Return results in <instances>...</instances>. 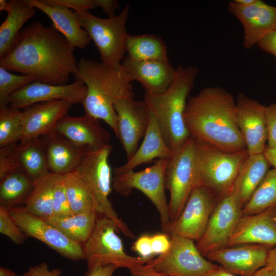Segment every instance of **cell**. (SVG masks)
<instances>
[{"label":"cell","instance_id":"33","mask_svg":"<svg viewBox=\"0 0 276 276\" xmlns=\"http://www.w3.org/2000/svg\"><path fill=\"white\" fill-rule=\"evenodd\" d=\"M0 179L1 205L8 209L24 203L34 185V181L21 171L9 173Z\"/></svg>","mask_w":276,"mask_h":276},{"label":"cell","instance_id":"40","mask_svg":"<svg viewBox=\"0 0 276 276\" xmlns=\"http://www.w3.org/2000/svg\"><path fill=\"white\" fill-rule=\"evenodd\" d=\"M14 144L0 148V179L9 173L19 171L14 153Z\"/></svg>","mask_w":276,"mask_h":276},{"label":"cell","instance_id":"23","mask_svg":"<svg viewBox=\"0 0 276 276\" xmlns=\"http://www.w3.org/2000/svg\"><path fill=\"white\" fill-rule=\"evenodd\" d=\"M55 132L75 144L88 149H98L109 145V133L99 120L85 114L77 117L66 116L58 123Z\"/></svg>","mask_w":276,"mask_h":276},{"label":"cell","instance_id":"25","mask_svg":"<svg viewBox=\"0 0 276 276\" xmlns=\"http://www.w3.org/2000/svg\"><path fill=\"white\" fill-rule=\"evenodd\" d=\"M35 9L45 14L52 21V26L67 40L75 49H84L91 39L80 25L77 12L59 5H50L41 0H25Z\"/></svg>","mask_w":276,"mask_h":276},{"label":"cell","instance_id":"39","mask_svg":"<svg viewBox=\"0 0 276 276\" xmlns=\"http://www.w3.org/2000/svg\"><path fill=\"white\" fill-rule=\"evenodd\" d=\"M0 233L8 237L16 244L24 242L26 235L11 217L9 210L0 206Z\"/></svg>","mask_w":276,"mask_h":276},{"label":"cell","instance_id":"15","mask_svg":"<svg viewBox=\"0 0 276 276\" xmlns=\"http://www.w3.org/2000/svg\"><path fill=\"white\" fill-rule=\"evenodd\" d=\"M118 117V132L119 139L129 159L139 147V143L146 131L150 112L144 101L134 99L123 98L114 104Z\"/></svg>","mask_w":276,"mask_h":276},{"label":"cell","instance_id":"44","mask_svg":"<svg viewBox=\"0 0 276 276\" xmlns=\"http://www.w3.org/2000/svg\"><path fill=\"white\" fill-rule=\"evenodd\" d=\"M168 235L156 234L151 236V246L154 255L165 253L169 248L171 241Z\"/></svg>","mask_w":276,"mask_h":276},{"label":"cell","instance_id":"42","mask_svg":"<svg viewBox=\"0 0 276 276\" xmlns=\"http://www.w3.org/2000/svg\"><path fill=\"white\" fill-rule=\"evenodd\" d=\"M50 5H59L76 11L79 9L90 10L98 7L97 0H41Z\"/></svg>","mask_w":276,"mask_h":276},{"label":"cell","instance_id":"41","mask_svg":"<svg viewBox=\"0 0 276 276\" xmlns=\"http://www.w3.org/2000/svg\"><path fill=\"white\" fill-rule=\"evenodd\" d=\"M266 123L267 132V147H276V103L266 106Z\"/></svg>","mask_w":276,"mask_h":276},{"label":"cell","instance_id":"22","mask_svg":"<svg viewBox=\"0 0 276 276\" xmlns=\"http://www.w3.org/2000/svg\"><path fill=\"white\" fill-rule=\"evenodd\" d=\"M121 70L130 81H139L145 91L159 94L165 91L173 82L175 68L169 61H137L125 57Z\"/></svg>","mask_w":276,"mask_h":276},{"label":"cell","instance_id":"3","mask_svg":"<svg viewBox=\"0 0 276 276\" xmlns=\"http://www.w3.org/2000/svg\"><path fill=\"white\" fill-rule=\"evenodd\" d=\"M74 76L86 87V95L81 103L85 114L104 121L116 135L118 117L114 104L120 99H134L131 82L121 68L118 71L102 62L84 58L78 61Z\"/></svg>","mask_w":276,"mask_h":276},{"label":"cell","instance_id":"20","mask_svg":"<svg viewBox=\"0 0 276 276\" xmlns=\"http://www.w3.org/2000/svg\"><path fill=\"white\" fill-rule=\"evenodd\" d=\"M74 104L66 100H53L36 103L24 109L21 141L55 132L58 123L67 115Z\"/></svg>","mask_w":276,"mask_h":276},{"label":"cell","instance_id":"58","mask_svg":"<svg viewBox=\"0 0 276 276\" xmlns=\"http://www.w3.org/2000/svg\"><path fill=\"white\" fill-rule=\"evenodd\" d=\"M16 276H18V275H16Z\"/></svg>","mask_w":276,"mask_h":276},{"label":"cell","instance_id":"11","mask_svg":"<svg viewBox=\"0 0 276 276\" xmlns=\"http://www.w3.org/2000/svg\"><path fill=\"white\" fill-rule=\"evenodd\" d=\"M170 237V246L164 254L147 264L169 276H206L218 265L204 257L194 241L177 235Z\"/></svg>","mask_w":276,"mask_h":276},{"label":"cell","instance_id":"34","mask_svg":"<svg viewBox=\"0 0 276 276\" xmlns=\"http://www.w3.org/2000/svg\"><path fill=\"white\" fill-rule=\"evenodd\" d=\"M276 208V168L269 170L242 209L241 214L252 215Z\"/></svg>","mask_w":276,"mask_h":276},{"label":"cell","instance_id":"54","mask_svg":"<svg viewBox=\"0 0 276 276\" xmlns=\"http://www.w3.org/2000/svg\"><path fill=\"white\" fill-rule=\"evenodd\" d=\"M236 4L241 6H248L255 4L257 0H234Z\"/></svg>","mask_w":276,"mask_h":276},{"label":"cell","instance_id":"14","mask_svg":"<svg viewBox=\"0 0 276 276\" xmlns=\"http://www.w3.org/2000/svg\"><path fill=\"white\" fill-rule=\"evenodd\" d=\"M9 210L26 236L37 239L67 259L74 261L84 259L82 244L70 239L45 220L29 213L24 208L14 206Z\"/></svg>","mask_w":276,"mask_h":276},{"label":"cell","instance_id":"48","mask_svg":"<svg viewBox=\"0 0 276 276\" xmlns=\"http://www.w3.org/2000/svg\"><path fill=\"white\" fill-rule=\"evenodd\" d=\"M97 4L108 17L114 16L116 10L119 8L118 2L114 0H97Z\"/></svg>","mask_w":276,"mask_h":276},{"label":"cell","instance_id":"4","mask_svg":"<svg viewBox=\"0 0 276 276\" xmlns=\"http://www.w3.org/2000/svg\"><path fill=\"white\" fill-rule=\"evenodd\" d=\"M198 68L179 65L171 84L165 91H145L144 100L154 116L162 134L174 152L190 137L184 121L188 97L192 89Z\"/></svg>","mask_w":276,"mask_h":276},{"label":"cell","instance_id":"53","mask_svg":"<svg viewBox=\"0 0 276 276\" xmlns=\"http://www.w3.org/2000/svg\"><path fill=\"white\" fill-rule=\"evenodd\" d=\"M253 276H276V271L264 266L259 269Z\"/></svg>","mask_w":276,"mask_h":276},{"label":"cell","instance_id":"38","mask_svg":"<svg viewBox=\"0 0 276 276\" xmlns=\"http://www.w3.org/2000/svg\"><path fill=\"white\" fill-rule=\"evenodd\" d=\"M53 216L65 217L74 215L66 196L63 175L56 176L54 189L53 200Z\"/></svg>","mask_w":276,"mask_h":276},{"label":"cell","instance_id":"31","mask_svg":"<svg viewBox=\"0 0 276 276\" xmlns=\"http://www.w3.org/2000/svg\"><path fill=\"white\" fill-rule=\"evenodd\" d=\"M57 174L49 172L34 180L32 190L26 199L24 209L46 220L53 216V189Z\"/></svg>","mask_w":276,"mask_h":276},{"label":"cell","instance_id":"1","mask_svg":"<svg viewBox=\"0 0 276 276\" xmlns=\"http://www.w3.org/2000/svg\"><path fill=\"white\" fill-rule=\"evenodd\" d=\"M74 48L52 26L35 21L23 29L0 66L53 85L67 84L77 69Z\"/></svg>","mask_w":276,"mask_h":276},{"label":"cell","instance_id":"32","mask_svg":"<svg viewBox=\"0 0 276 276\" xmlns=\"http://www.w3.org/2000/svg\"><path fill=\"white\" fill-rule=\"evenodd\" d=\"M97 218V213L93 210L65 217L52 216L45 220L70 239L83 244L91 235Z\"/></svg>","mask_w":276,"mask_h":276},{"label":"cell","instance_id":"57","mask_svg":"<svg viewBox=\"0 0 276 276\" xmlns=\"http://www.w3.org/2000/svg\"><path fill=\"white\" fill-rule=\"evenodd\" d=\"M275 224H276V215H275Z\"/></svg>","mask_w":276,"mask_h":276},{"label":"cell","instance_id":"51","mask_svg":"<svg viewBox=\"0 0 276 276\" xmlns=\"http://www.w3.org/2000/svg\"><path fill=\"white\" fill-rule=\"evenodd\" d=\"M263 154L269 164L276 168V147L269 148L266 146Z\"/></svg>","mask_w":276,"mask_h":276},{"label":"cell","instance_id":"36","mask_svg":"<svg viewBox=\"0 0 276 276\" xmlns=\"http://www.w3.org/2000/svg\"><path fill=\"white\" fill-rule=\"evenodd\" d=\"M22 110L0 107V147L14 144L22 139Z\"/></svg>","mask_w":276,"mask_h":276},{"label":"cell","instance_id":"24","mask_svg":"<svg viewBox=\"0 0 276 276\" xmlns=\"http://www.w3.org/2000/svg\"><path fill=\"white\" fill-rule=\"evenodd\" d=\"M42 137L49 172L63 175L77 170L86 148L75 144L56 132Z\"/></svg>","mask_w":276,"mask_h":276},{"label":"cell","instance_id":"50","mask_svg":"<svg viewBox=\"0 0 276 276\" xmlns=\"http://www.w3.org/2000/svg\"><path fill=\"white\" fill-rule=\"evenodd\" d=\"M265 267L276 271V246L272 247L269 250Z\"/></svg>","mask_w":276,"mask_h":276},{"label":"cell","instance_id":"6","mask_svg":"<svg viewBox=\"0 0 276 276\" xmlns=\"http://www.w3.org/2000/svg\"><path fill=\"white\" fill-rule=\"evenodd\" d=\"M112 149L110 144L98 149H87L76 171L91 196L97 214L112 220L125 236L133 238L132 232L119 218L109 199L112 177L108 159Z\"/></svg>","mask_w":276,"mask_h":276},{"label":"cell","instance_id":"28","mask_svg":"<svg viewBox=\"0 0 276 276\" xmlns=\"http://www.w3.org/2000/svg\"><path fill=\"white\" fill-rule=\"evenodd\" d=\"M263 153L248 155L238 174L233 189L242 208L269 171Z\"/></svg>","mask_w":276,"mask_h":276},{"label":"cell","instance_id":"18","mask_svg":"<svg viewBox=\"0 0 276 276\" xmlns=\"http://www.w3.org/2000/svg\"><path fill=\"white\" fill-rule=\"evenodd\" d=\"M236 103L237 124L248 155L263 153L267 141L266 106L241 93Z\"/></svg>","mask_w":276,"mask_h":276},{"label":"cell","instance_id":"8","mask_svg":"<svg viewBox=\"0 0 276 276\" xmlns=\"http://www.w3.org/2000/svg\"><path fill=\"white\" fill-rule=\"evenodd\" d=\"M119 231V227L112 220L104 216L97 218L91 235L82 244L88 270L108 265L129 269L151 260L127 255L117 233Z\"/></svg>","mask_w":276,"mask_h":276},{"label":"cell","instance_id":"29","mask_svg":"<svg viewBox=\"0 0 276 276\" xmlns=\"http://www.w3.org/2000/svg\"><path fill=\"white\" fill-rule=\"evenodd\" d=\"M10 9L0 26V58L15 44L24 24L35 14V8L25 0L9 1Z\"/></svg>","mask_w":276,"mask_h":276},{"label":"cell","instance_id":"7","mask_svg":"<svg viewBox=\"0 0 276 276\" xmlns=\"http://www.w3.org/2000/svg\"><path fill=\"white\" fill-rule=\"evenodd\" d=\"M129 7L127 4L118 15L107 18L96 16L86 9L75 11L81 26L97 48L101 62L118 71L121 70V61L125 58L126 52L128 35L126 23Z\"/></svg>","mask_w":276,"mask_h":276},{"label":"cell","instance_id":"12","mask_svg":"<svg viewBox=\"0 0 276 276\" xmlns=\"http://www.w3.org/2000/svg\"><path fill=\"white\" fill-rule=\"evenodd\" d=\"M218 201L206 188L194 187L178 218L162 230L169 236L177 235L197 242L202 237Z\"/></svg>","mask_w":276,"mask_h":276},{"label":"cell","instance_id":"55","mask_svg":"<svg viewBox=\"0 0 276 276\" xmlns=\"http://www.w3.org/2000/svg\"><path fill=\"white\" fill-rule=\"evenodd\" d=\"M16 273L11 270L1 267H0V276H16Z\"/></svg>","mask_w":276,"mask_h":276},{"label":"cell","instance_id":"35","mask_svg":"<svg viewBox=\"0 0 276 276\" xmlns=\"http://www.w3.org/2000/svg\"><path fill=\"white\" fill-rule=\"evenodd\" d=\"M66 196L74 214L95 210L91 196L77 171L63 175Z\"/></svg>","mask_w":276,"mask_h":276},{"label":"cell","instance_id":"17","mask_svg":"<svg viewBox=\"0 0 276 276\" xmlns=\"http://www.w3.org/2000/svg\"><path fill=\"white\" fill-rule=\"evenodd\" d=\"M273 246L243 244L212 251L204 257L216 262L226 271L240 276H253L265 266L269 250Z\"/></svg>","mask_w":276,"mask_h":276},{"label":"cell","instance_id":"9","mask_svg":"<svg viewBox=\"0 0 276 276\" xmlns=\"http://www.w3.org/2000/svg\"><path fill=\"white\" fill-rule=\"evenodd\" d=\"M168 160L158 159L152 166L142 171L130 170L114 174L112 178V188L119 194L127 196L133 189H137L149 198L159 214L162 229L170 223L165 192Z\"/></svg>","mask_w":276,"mask_h":276},{"label":"cell","instance_id":"56","mask_svg":"<svg viewBox=\"0 0 276 276\" xmlns=\"http://www.w3.org/2000/svg\"><path fill=\"white\" fill-rule=\"evenodd\" d=\"M10 9L9 2H7L5 0H0V10L5 11L8 12Z\"/></svg>","mask_w":276,"mask_h":276},{"label":"cell","instance_id":"47","mask_svg":"<svg viewBox=\"0 0 276 276\" xmlns=\"http://www.w3.org/2000/svg\"><path fill=\"white\" fill-rule=\"evenodd\" d=\"M129 270L131 276H169L156 271L147 263L133 267Z\"/></svg>","mask_w":276,"mask_h":276},{"label":"cell","instance_id":"46","mask_svg":"<svg viewBox=\"0 0 276 276\" xmlns=\"http://www.w3.org/2000/svg\"><path fill=\"white\" fill-rule=\"evenodd\" d=\"M257 45L262 51L274 56L276 59V30L265 36Z\"/></svg>","mask_w":276,"mask_h":276},{"label":"cell","instance_id":"30","mask_svg":"<svg viewBox=\"0 0 276 276\" xmlns=\"http://www.w3.org/2000/svg\"><path fill=\"white\" fill-rule=\"evenodd\" d=\"M126 50L127 57L134 60L169 61L164 40L155 35L128 34Z\"/></svg>","mask_w":276,"mask_h":276},{"label":"cell","instance_id":"52","mask_svg":"<svg viewBox=\"0 0 276 276\" xmlns=\"http://www.w3.org/2000/svg\"><path fill=\"white\" fill-rule=\"evenodd\" d=\"M206 276H238L226 271L221 266L211 271Z\"/></svg>","mask_w":276,"mask_h":276},{"label":"cell","instance_id":"10","mask_svg":"<svg viewBox=\"0 0 276 276\" xmlns=\"http://www.w3.org/2000/svg\"><path fill=\"white\" fill-rule=\"evenodd\" d=\"M195 141L191 136L168 160L165 188L169 191L170 222L181 213L194 188Z\"/></svg>","mask_w":276,"mask_h":276},{"label":"cell","instance_id":"37","mask_svg":"<svg viewBox=\"0 0 276 276\" xmlns=\"http://www.w3.org/2000/svg\"><path fill=\"white\" fill-rule=\"evenodd\" d=\"M9 72L0 66V107L8 106V100L12 94L36 81L33 77Z\"/></svg>","mask_w":276,"mask_h":276},{"label":"cell","instance_id":"5","mask_svg":"<svg viewBox=\"0 0 276 276\" xmlns=\"http://www.w3.org/2000/svg\"><path fill=\"white\" fill-rule=\"evenodd\" d=\"M195 141L194 188H205L219 200L232 189L247 151L227 152Z\"/></svg>","mask_w":276,"mask_h":276},{"label":"cell","instance_id":"45","mask_svg":"<svg viewBox=\"0 0 276 276\" xmlns=\"http://www.w3.org/2000/svg\"><path fill=\"white\" fill-rule=\"evenodd\" d=\"M61 271L59 269H50L47 263L32 266L26 271L23 276H60Z\"/></svg>","mask_w":276,"mask_h":276},{"label":"cell","instance_id":"27","mask_svg":"<svg viewBox=\"0 0 276 276\" xmlns=\"http://www.w3.org/2000/svg\"><path fill=\"white\" fill-rule=\"evenodd\" d=\"M14 153L19 170L34 181L49 172L42 136L24 140L15 144Z\"/></svg>","mask_w":276,"mask_h":276},{"label":"cell","instance_id":"43","mask_svg":"<svg viewBox=\"0 0 276 276\" xmlns=\"http://www.w3.org/2000/svg\"><path fill=\"white\" fill-rule=\"evenodd\" d=\"M132 249L144 259L151 260L155 256L152 249L151 236L147 235L140 237L134 242Z\"/></svg>","mask_w":276,"mask_h":276},{"label":"cell","instance_id":"49","mask_svg":"<svg viewBox=\"0 0 276 276\" xmlns=\"http://www.w3.org/2000/svg\"><path fill=\"white\" fill-rule=\"evenodd\" d=\"M118 268L112 265L99 267L94 269L88 270L85 276H112Z\"/></svg>","mask_w":276,"mask_h":276},{"label":"cell","instance_id":"16","mask_svg":"<svg viewBox=\"0 0 276 276\" xmlns=\"http://www.w3.org/2000/svg\"><path fill=\"white\" fill-rule=\"evenodd\" d=\"M87 89L81 81L71 84L53 85L35 81L12 94L8 100V106L22 110L36 103L53 100H66L74 104L82 103Z\"/></svg>","mask_w":276,"mask_h":276},{"label":"cell","instance_id":"26","mask_svg":"<svg viewBox=\"0 0 276 276\" xmlns=\"http://www.w3.org/2000/svg\"><path fill=\"white\" fill-rule=\"evenodd\" d=\"M173 153L162 134L154 116L150 112L148 127L141 146L126 163L114 168L113 175L134 170L140 165L156 158L169 159Z\"/></svg>","mask_w":276,"mask_h":276},{"label":"cell","instance_id":"19","mask_svg":"<svg viewBox=\"0 0 276 276\" xmlns=\"http://www.w3.org/2000/svg\"><path fill=\"white\" fill-rule=\"evenodd\" d=\"M228 11L241 22L244 30L243 46L250 49L269 33L276 30V6L262 1L248 6H241L234 1Z\"/></svg>","mask_w":276,"mask_h":276},{"label":"cell","instance_id":"13","mask_svg":"<svg viewBox=\"0 0 276 276\" xmlns=\"http://www.w3.org/2000/svg\"><path fill=\"white\" fill-rule=\"evenodd\" d=\"M242 208L233 189L220 199L210 216L205 229L196 245L204 257L225 247L242 215Z\"/></svg>","mask_w":276,"mask_h":276},{"label":"cell","instance_id":"2","mask_svg":"<svg viewBox=\"0 0 276 276\" xmlns=\"http://www.w3.org/2000/svg\"><path fill=\"white\" fill-rule=\"evenodd\" d=\"M184 121L191 136L196 141L227 152L246 150L237 124L236 101L222 87H207L190 97Z\"/></svg>","mask_w":276,"mask_h":276},{"label":"cell","instance_id":"21","mask_svg":"<svg viewBox=\"0 0 276 276\" xmlns=\"http://www.w3.org/2000/svg\"><path fill=\"white\" fill-rule=\"evenodd\" d=\"M276 208L252 215H242L227 246L243 244L276 246Z\"/></svg>","mask_w":276,"mask_h":276}]
</instances>
